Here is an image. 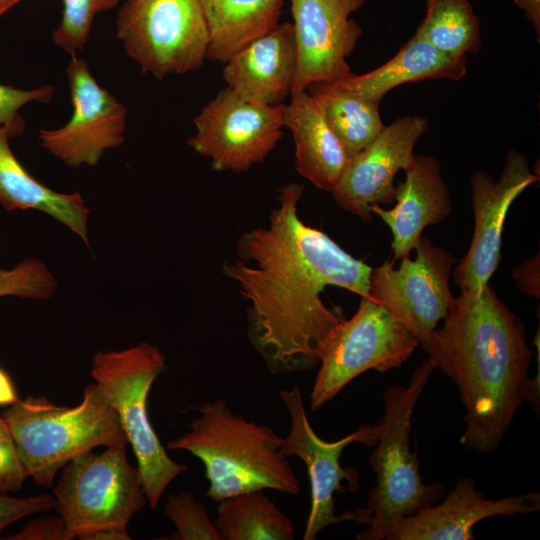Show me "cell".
Instances as JSON below:
<instances>
[{"label": "cell", "mask_w": 540, "mask_h": 540, "mask_svg": "<svg viewBox=\"0 0 540 540\" xmlns=\"http://www.w3.org/2000/svg\"><path fill=\"white\" fill-rule=\"evenodd\" d=\"M165 370V356L147 342L120 351H99L91 365L95 384L117 412L133 448L147 503L152 509L157 507L167 486L188 469L168 456L147 413L149 391Z\"/></svg>", "instance_id": "6"}, {"label": "cell", "mask_w": 540, "mask_h": 540, "mask_svg": "<svg viewBox=\"0 0 540 540\" xmlns=\"http://www.w3.org/2000/svg\"><path fill=\"white\" fill-rule=\"evenodd\" d=\"M404 172V181L396 185L394 207H371V212L378 215L391 230L393 262L410 256L423 230L442 222L452 209L450 192L436 157L414 155L411 165Z\"/></svg>", "instance_id": "18"}, {"label": "cell", "mask_w": 540, "mask_h": 540, "mask_svg": "<svg viewBox=\"0 0 540 540\" xmlns=\"http://www.w3.org/2000/svg\"><path fill=\"white\" fill-rule=\"evenodd\" d=\"M55 507V498L43 494L27 498L11 497L0 492V532L11 523L31 514L47 512Z\"/></svg>", "instance_id": "32"}, {"label": "cell", "mask_w": 540, "mask_h": 540, "mask_svg": "<svg viewBox=\"0 0 540 540\" xmlns=\"http://www.w3.org/2000/svg\"><path fill=\"white\" fill-rule=\"evenodd\" d=\"M27 474L18 458L9 426L0 417V492H15L22 488Z\"/></svg>", "instance_id": "31"}, {"label": "cell", "mask_w": 540, "mask_h": 540, "mask_svg": "<svg viewBox=\"0 0 540 540\" xmlns=\"http://www.w3.org/2000/svg\"><path fill=\"white\" fill-rule=\"evenodd\" d=\"M435 369L428 358L414 369L408 385H391L383 393L380 433L369 456L375 484L366 506L351 511L352 521L366 526L359 540L386 539L399 521L437 503L445 492L439 482L422 481L417 452L410 451L413 411Z\"/></svg>", "instance_id": "4"}, {"label": "cell", "mask_w": 540, "mask_h": 540, "mask_svg": "<svg viewBox=\"0 0 540 540\" xmlns=\"http://www.w3.org/2000/svg\"><path fill=\"white\" fill-rule=\"evenodd\" d=\"M540 494L529 491L488 499L472 476L457 480L440 504L428 506L399 521L387 540H473L474 526L495 516L525 515L539 511Z\"/></svg>", "instance_id": "17"}, {"label": "cell", "mask_w": 540, "mask_h": 540, "mask_svg": "<svg viewBox=\"0 0 540 540\" xmlns=\"http://www.w3.org/2000/svg\"><path fill=\"white\" fill-rule=\"evenodd\" d=\"M164 514L175 525V540H225L201 502L191 491L169 493Z\"/></svg>", "instance_id": "28"}, {"label": "cell", "mask_w": 540, "mask_h": 540, "mask_svg": "<svg viewBox=\"0 0 540 540\" xmlns=\"http://www.w3.org/2000/svg\"><path fill=\"white\" fill-rule=\"evenodd\" d=\"M12 540H71L64 520L60 516L46 515L29 522L21 531L6 537Z\"/></svg>", "instance_id": "33"}, {"label": "cell", "mask_w": 540, "mask_h": 540, "mask_svg": "<svg viewBox=\"0 0 540 540\" xmlns=\"http://www.w3.org/2000/svg\"><path fill=\"white\" fill-rule=\"evenodd\" d=\"M418 340L384 307L361 297L355 314L343 319L319 363L310 403L313 411L335 398L360 374L380 373L408 361Z\"/></svg>", "instance_id": "9"}, {"label": "cell", "mask_w": 540, "mask_h": 540, "mask_svg": "<svg viewBox=\"0 0 540 540\" xmlns=\"http://www.w3.org/2000/svg\"><path fill=\"white\" fill-rule=\"evenodd\" d=\"M66 74L72 116L60 128L40 130L38 138L67 166H96L106 150L124 143L127 109L98 84L87 62L76 54L71 55Z\"/></svg>", "instance_id": "13"}, {"label": "cell", "mask_w": 540, "mask_h": 540, "mask_svg": "<svg viewBox=\"0 0 540 540\" xmlns=\"http://www.w3.org/2000/svg\"><path fill=\"white\" fill-rule=\"evenodd\" d=\"M208 31L206 59L225 63L276 25L284 0H199Z\"/></svg>", "instance_id": "23"}, {"label": "cell", "mask_w": 540, "mask_h": 540, "mask_svg": "<svg viewBox=\"0 0 540 540\" xmlns=\"http://www.w3.org/2000/svg\"><path fill=\"white\" fill-rule=\"evenodd\" d=\"M190 408L199 417L167 449L185 450L202 462L207 497L217 503L258 489L299 493V479L282 452L283 438L272 427L233 413L222 399Z\"/></svg>", "instance_id": "3"}, {"label": "cell", "mask_w": 540, "mask_h": 540, "mask_svg": "<svg viewBox=\"0 0 540 540\" xmlns=\"http://www.w3.org/2000/svg\"><path fill=\"white\" fill-rule=\"evenodd\" d=\"M466 72V57L447 55L415 33L382 66L361 75L351 73L337 82L366 99L380 103L391 89L404 83L425 79L459 80Z\"/></svg>", "instance_id": "21"}, {"label": "cell", "mask_w": 540, "mask_h": 540, "mask_svg": "<svg viewBox=\"0 0 540 540\" xmlns=\"http://www.w3.org/2000/svg\"><path fill=\"white\" fill-rule=\"evenodd\" d=\"M306 91L352 158L383 130L379 103L346 89L338 82H316Z\"/></svg>", "instance_id": "24"}, {"label": "cell", "mask_w": 540, "mask_h": 540, "mask_svg": "<svg viewBox=\"0 0 540 540\" xmlns=\"http://www.w3.org/2000/svg\"><path fill=\"white\" fill-rule=\"evenodd\" d=\"M22 0H0V18Z\"/></svg>", "instance_id": "38"}, {"label": "cell", "mask_w": 540, "mask_h": 540, "mask_svg": "<svg viewBox=\"0 0 540 540\" xmlns=\"http://www.w3.org/2000/svg\"><path fill=\"white\" fill-rule=\"evenodd\" d=\"M296 65L294 27L284 22L232 55L222 76L242 97L274 106L291 94Z\"/></svg>", "instance_id": "19"}, {"label": "cell", "mask_w": 540, "mask_h": 540, "mask_svg": "<svg viewBox=\"0 0 540 540\" xmlns=\"http://www.w3.org/2000/svg\"><path fill=\"white\" fill-rule=\"evenodd\" d=\"M284 105L262 104L226 87L194 118L196 133L187 143L214 170L244 172L281 139Z\"/></svg>", "instance_id": "11"}, {"label": "cell", "mask_w": 540, "mask_h": 540, "mask_svg": "<svg viewBox=\"0 0 540 540\" xmlns=\"http://www.w3.org/2000/svg\"><path fill=\"white\" fill-rule=\"evenodd\" d=\"M58 283L40 260L25 259L11 269H0V297L44 300L52 297Z\"/></svg>", "instance_id": "29"}, {"label": "cell", "mask_w": 540, "mask_h": 540, "mask_svg": "<svg viewBox=\"0 0 540 540\" xmlns=\"http://www.w3.org/2000/svg\"><path fill=\"white\" fill-rule=\"evenodd\" d=\"M54 91L51 85L24 90L0 83V126L6 128L11 137L20 136L25 122L19 110L31 102H50Z\"/></svg>", "instance_id": "30"}, {"label": "cell", "mask_w": 540, "mask_h": 540, "mask_svg": "<svg viewBox=\"0 0 540 540\" xmlns=\"http://www.w3.org/2000/svg\"><path fill=\"white\" fill-rule=\"evenodd\" d=\"M415 250V259L402 258L398 269L389 260L372 268L368 296L400 321L425 351L454 298L449 278L457 260L428 237L422 236Z\"/></svg>", "instance_id": "10"}, {"label": "cell", "mask_w": 540, "mask_h": 540, "mask_svg": "<svg viewBox=\"0 0 540 540\" xmlns=\"http://www.w3.org/2000/svg\"><path fill=\"white\" fill-rule=\"evenodd\" d=\"M304 187L279 189L265 225L243 233L223 273L247 303V334L273 374L307 371L321 357L343 318L326 307L327 286L368 296L372 267L343 250L298 215Z\"/></svg>", "instance_id": "1"}, {"label": "cell", "mask_w": 540, "mask_h": 540, "mask_svg": "<svg viewBox=\"0 0 540 540\" xmlns=\"http://www.w3.org/2000/svg\"><path fill=\"white\" fill-rule=\"evenodd\" d=\"M127 445L85 452L69 461L53 489L55 507L71 536L123 529L147 503L137 467L130 465Z\"/></svg>", "instance_id": "7"}, {"label": "cell", "mask_w": 540, "mask_h": 540, "mask_svg": "<svg viewBox=\"0 0 540 540\" xmlns=\"http://www.w3.org/2000/svg\"><path fill=\"white\" fill-rule=\"evenodd\" d=\"M126 54L156 78L199 69L208 31L199 0H126L116 20Z\"/></svg>", "instance_id": "8"}, {"label": "cell", "mask_w": 540, "mask_h": 540, "mask_svg": "<svg viewBox=\"0 0 540 540\" xmlns=\"http://www.w3.org/2000/svg\"><path fill=\"white\" fill-rule=\"evenodd\" d=\"M127 528L103 529L87 535L84 540H130Z\"/></svg>", "instance_id": "37"}, {"label": "cell", "mask_w": 540, "mask_h": 540, "mask_svg": "<svg viewBox=\"0 0 540 540\" xmlns=\"http://www.w3.org/2000/svg\"><path fill=\"white\" fill-rule=\"evenodd\" d=\"M425 352L458 389L465 449L496 450L524 402L539 409V375L529 377L533 351L524 325L489 283L453 298Z\"/></svg>", "instance_id": "2"}, {"label": "cell", "mask_w": 540, "mask_h": 540, "mask_svg": "<svg viewBox=\"0 0 540 540\" xmlns=\"http://www.w3.org/2000/svg\"><path fill=\"white\" fill-rule=\"evenodd\" d=\"M120 0H62L59 25L52 32V42L70 55L87 43L97 14L115 8Z\"/></svg>", "instance_id": "27"}, {"label": "cell", "mask_w": 540, "mask_h": 540, "mask_svg": "<svg viewBox=\"0 0 540 540\" xmlns=\"http://www.w3.org/2000/svg\"><path fill=\"white\" fill-rule=\"evenodd\" d=\"M283 118L294 139L296 170L317 188L331 192L351 157L319 106L306 90L294 92L284 105Z\"/></svg>", "instance_id": "20"}, {"label": "cell", "mask_w": 540, "mask_h": 540, "mask_svg": "<svg viewBox=\"0 0 540 540\" xmlns=\"http://www.w3.org/2000/svg\"><path fill=\"white\" fill-rule=\"evenodd\" d=\"M428 130L420 115H406L389 125L364 149L354 155L331 190L335 202L347 212L368 222L373 205L395 200V176L414 158V147Z\"/></svg>", "instance_id": "16"}, {"label": "cell", "mask_w": 540, "mask_h": 540, "mask_svg": "<svg viewBox=\"0 0 540 540\" xmlns=\"http://www.w3.org/2000/svg\"><path fill=\"white\" fill-rule=\"evenodd\" d=\"M365 1L290 0L297 48L291 93L316 82H337L352 73L346 58L363 30L351 15Z\"/></svg>", "instance_id": "15"}, {"label": "cell", "mask_w": 540, "mask_h": 540, "mask_svg": "<svg viewBox=\"0 0 540 540\" xmlns=\"http://www.w3.org/2000/svg\"><path fill=\"white\" fill-rule=\"evenodd\" d=\"M416 33L453 57L477 53L482 46L480 20L469 0H426V15Z\"/></svg>", "instance_id": "26"}, {"label": "cell", "mask_w": 540, "mask_h": 540, "mask_svg": "<svg viewBox=\"0 0 540 540\" xmlns=\"http://www.w3.org/2000/svg\"><path fill=\"white\" fill-rule=\"evenodd\" d=\"M215 525L225 540H293L295 527L262 489L217 502Z\"/></svg>", "instance_id": "25"}, {"label": "cell", "mask_w": 540, "mask_h": 540, "mask_svg": "<svg viewBox=\"0 0 540 540\" xmlns=\"http://www.w3.org/2000/svg\"><path fill=\"white\" fill-rule=\"evenodd\" d=\"M512 276L522 293L539 298V254L519 264Z\"/></svg>", "instance_id": "34"}, {"label": "cell", "mask_w": 540, "mask_h": 540, "mask_svg": "<svg viewBox=\"0 0 540 540\" xmlns=\"http://www.w3.org/2000/svg\"><path fill=\"white\" fill-rule=\"evenodd\" d=\"M16 400L13 383L8 374L0 368V405L12 404Z\"/></svg>", "instance_id": "36"}, {"label": "cell", "mask_w": 540, "mask_h": 540, "mask_svg": "<svg viewBox=\"0 0 540 540\" xmlns=\"http://www.w3.org/2000/svg\"><path fill=\"white\" fill-rule=\"evenodd\" d=\"M2 417L27 477L46 487L79 455L99 446L128 444L117 412L95 383L86 387L76 406H58L46 397L28 396L12 403Z\"/></svg>", "instance_id": "5"}, {"label": "cell", "mask_w": 540, "mask_h": 540, "mask_svg": "<svg viewBox=\"0 0 540 540\" xmlns=\"http://www.w3.org/2000/svg\"><path fill=\"white\" fill-rule=\"evenodd\" d=\"M514 3L524 11L527 20L534 27L538 42L540 41V0H514Z\"/></svg>", "instance_id": "35"}, {"label": "cell", "mask_w": 540, "mask_h": 540, "mask_svg": "<svg viewBox=\"0 0 540 540\" xmlns=\"http://www.w3.org/2000/svg\"><path fill=\"white\" fill-rule=\"evenodd\" d=\"M539 176L529 169L526 157L509 150L498 181L485 171L471 175V203L475 217L474 233L466 255L454 270V282L461 293H473L485 287L500 261L502 232L513 201Z\"/></svg>", "instance_id": "14"}, {"label": "cell", "mask_w": 540, "mask_h": 540, "mask_svg": "<svg viewBox=\"0 0 540 540\" xmlns=\"http://www.w3.org/2000/svg\"><path fill=\"white\" fill-rule=\"evenodd\" d=\"M280 398L290 416V431L283 438L282 452L286 457L300 458L307 469L311 490V505L307 518L304 540H314L330 525L352 521V512L337 514L334 495L347 488H358V473L343 467L340 458L344 449L353 443L374 446L380 433V421L372 425H361L356 431L336 441L321 439L313 430L305 410L298 386L280 391Z\"/></svg>", "instance_id": "12"}, {"label": "cell", "mask_w": 540, "mask_h": 540, "mask_svg": "<svg viewBox=\"0 0 540 540\" xmlns=\"http://www.w3.org/2000/svg\"><path fill=\"white\" fill-rule=\"evenodd\" d=\"M9 131L0 126V205L7 211L34 209L64 224L86 244L90 209L79 192L59 193L43 185L13 154Z\"/></svg>", "instance_id": "22"}]
</instances>
